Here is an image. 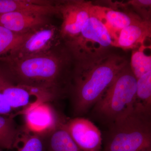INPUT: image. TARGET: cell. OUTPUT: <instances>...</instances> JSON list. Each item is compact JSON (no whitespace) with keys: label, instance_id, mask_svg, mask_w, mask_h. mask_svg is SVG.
Wrapping results in <instances>:
<instances>
[{"label":"cell","instance_id":"6da1fadb","mask_svg":"<svg viewBox=\"0 0 151 151\" xmlns=\"http://www.w3.org/2000/svg\"><path fill=\"white\" fill-rule=\"evenodd\" d=\"M76 61L72 99L74 114L78 116L95 105L129 63L124 57L111 52L94 59Z\"/></svg>","mask_w":151,"mask_h":151},{"label":"cell","instance_id":"7a4b0ae2","mask_svg":"<svg viewBox=\"0 0 151 151\" xmlns=\"http://www.w3.org/2000/svg\"><path fill=\"white\" fill-rule=\"evenodd\" d=\"M108 127L103 151H151L150 113L134 108Z\"/></svg>","mask_w":151,"mask_h":151},{"label":"cell","instance_id":"3957f363","mask_svg":"<svg viewBox=\"0 0 151 151\" xmlns=\"http://www.w3.org/2000/svg\"><path fill=\"white\" fill-rule=\"evenodd\" d=\"M10 66L12 76L19 84L35 86L47 90L58 96L64 60L51 51L14 60H6Z\"/></svg>","mask_w":151,"mask_h":151},{"label":"cell","instance_id":"277c9868","mask_svg":"<svg viewBox=\"0 0 151 151\" xmlns=\"http://www.w3.org/2000/svg\"><path fill=\"white\" fill-rule=\"evenodd\" d=\"M137 87V79L129 63L93 106L94 117L109 126L129 113L134 106Z\"/></svg>","mask_w":151,"mask_h":151},{"label":"cell","instance_id":"5b68a950","mask_svg":"<svg viewBox=\"0 0 151 151\" xmlns=\"http://www.w3.org/2000/svg\"><path fill=\"white\" fill-rule=\"evenodd\" d=\"M67 45L76 60L101 57L111 52L114 47L108 29L91 11L79 35Z\"/></svg>","mask_w":151,"mask_h":151},{"label":"cell","instance_id":"8992f818","mask_svg":"<svg viewBox=\"0 0 151 151\" xmlns=\"http://www.w3.org/2000/svg\"><path fill=\"white\" fill-rule=\"evenodd\" d=\"M57 32L53 26L46 24L38 28L31 32L24 40L0 60H17L48 52L54 45Z\"/></svg>","mask_w":151,"mask_h":151},{"label":"cell","instance_id":"52a82bcc","mask_svg":"<svg viewBox=\"0 0 151 151\" xmlns=\"http://www.w3.org/2000/svg\"><path fill=\"white\" fill-rule=\"evenodd\" d=\"M2 92L15 113L24 114L30 108L40 103H47L55 97L50 92L35 86L18 84L8 85Z\"/></svg>","mask_w":151,"mask_h":151},{"label":"cell","instance_id":"ba28073f","mask_svg":"<svg viewBox=\"0 0 151 151\" xmlns=\"http://www.w3.org/2000/svg\"><path fill=\"white\" fill-rule=\"evenodd\" d=\"M92 5L91 2L72 1L58 6L62 17L60 34L67 42L80 34L90 17Z\"/></svg>","mask_w":151,"mask_h":151},{"label":"cell","instance_id":"9c48e42d","mask_svg":"<svg viewBox=\"0 0 151 151\" xmlns=\"http://www.w3.org/2000/svg\"><path fill=\"white\" fill-rule=\"evenodd\" d=\"M63 127L82 151H101L102 138L100 131L91 121L76 117L66 122Z\"/></svg>","mask_w":151,"mask_h":151},{"label":"cell","instance_id":"30bf717a","mask_svg":"<svg viewBox=\"0 0 151 151\" xmlns=\"http://www.w3.org/2000/svg\"><path fill=\"white\" fill-rule=\"evenodd\" d=\"M91 11L108 29L113 38V46L122 29L142 19L138 15L132 12L118 10L112 7H108L92 4Z\"/></svg>","mask_w":151,"mask_h":151},{"label":"cell","instance_id":"8fae6325","mask_svg":"<svg viewBox=\"0 0 151 151\" xmlns=\"http://www.w3.org/2000/svg\"><path fill=\"white\" fill-rule=\"evenodd\" d=\"M24 116L25 128L31 132L48 133L62 122L47 103H40L27 111Z\"/></svg>","mask_w":151,"mask_h":151},{"label":"cell","instance_id":"7c38bea8","mask_svg":"<svg viewBox=\"0 0 151 151\" xmlns=\"http://www.w3.org/2000/svg\"><path fill=\"white\" fill-rule=\"evenodd\" d=\"M46 17L27 13H9L0 15V26L16 33H27L46 24Z\"/></svg>","mask_w":151,"mask_h":151},{"label":"cell","instance_id":"4fadbf2b","mask_svg":"<svg viewBox=\"0 0 151 151\" xmlns=\"http://www.w3.org/2000/svg\"><path fill=\"white\" fill-rule=\"evenodd\" d=\"M150 21L142 19L124 28L119 32L114 47L124 50H134L144 45L150 38Z\"/></svg>","mask_w":151,"mask_h":151},{"label":"cell","instance_id":"5bb4252c","mask_svg":"<svg viewBox=\"0 0 151 151\" xmlns=\"http://www.w3.org/2000/svg\"><path fill=\"white\" fill-rule=\"evenodd\" d=\"M11 12H23L47 16L59 12L58 6L47 2L21 0H0V15Z\"/></svg>","mask_w":151,"mask_h":151},{"label":"cell","instance_id":"9a60e30c","mask_svg":"<svg viewBox=\"0 0 151 151\" xmlns=\"http://www.w3.org/2000/svg\"><path fill=\"white\" fill-rule=\"evenodd\" d=\"M61 122L48 133L47 151H82L76 144Z\"/></svg>","mask_w":151,"mask_h":151},{"label":"cell","instance_id":"2e32d148","mask_svg":"<svg viewBox=\"0 0 151 151\" xmlns=\"http://www.w3.org/2000/svg\"><path fill=\"white\" fill-rule=\"evenodd\" d=\"M13 116H0V148L12 150L22 132Z\"/></svg>","mask_w":151,"mask_h":151},{"label":"cell","instance_id":"e0dca14e","mask_svg":"<svg viewBox=\"0 0 151 151\" xmlns=\"http://www.w3.org/2000/svg\"><path fill=\"white\" fill-rule=\"evenodd\" d=\"M49 133L31 132L24 128L14 149L16 151H47Z\"/></svg>","mask_w":151,"mask_h":151},{"label":"cell","instance_id":"ac0fdd59","mask_svg":"<svg viewBox=\"0 0 151 151\" xmlns=\"http://www.w3.org/2000/svg\"><path fill=\"white\" fill-rule=\"evenodd\" d=\"M134 108L151 113V71L137 79V92Z\"/></svg>","mask_w":151,"mask_h":151},{"label":"cell","instance_id":"d6986e66","mask_svg":"<svg viewBox=\"0 0 151 151\" xmlns=\"http://www.w3.org/2000/svg\"><path fill=\"white\" fill-rule=\"evenodd\" d=\"M146 48L143 45L132 51L129 65L137 79L151 71V56L145 52Z\"/></svg>","mask_w":151,"mask_h":151},{"label":"cell","instance_id":"ffe728a7","mask_svg":"<svg viewBox=\"0 0 151 151\" xmlns=\"http://www.w3.org/2000/svg\"><path fill=\"white\" fill-rule=\"evenodd\" d=\"M30 32L16 33L0 26V58L7 55L24 40Z\"/></svg>","mask_w":151,"mask_h":151},{"label":"cell","instance_id":"44dd1931","mask_svg":"<svg viewBox=\"0 0 151 151\" xmlns=\"http://www.w3.org/2000/svg\"><path fill=\"white\" fill-rule=\"evenodd\" d=\"M128 4L133 7L135 10L139 14L140 17L143 20L150 21L151 0H133Z\"/></svg>","mask_w":151,"mask_h":151},{"label":"cell","instance_id":"7402d4cb","mask_svg":"<svg viewBox=\"0 0 151 151\" xmlns=\"http://www.w3.org/2000/svg\"><path fill=\"white\" fill-rule=\"evenodd\" d=\"M0 116H16L15 113L11 108L1 91H0Z\"/></svg>","mask_w":151,"mask_h":151},{"label":"cell","instance_id":"603a6c76","mask_svg":"<svg viewBox=\"0 0 151 151\" xmlns=\"http://www.w3.org/2000/svg\"><path fill=\"white\" fill-rule=\"evenodd\" d=\"M13 84L12 81L11 76L6 72L0 70V91L6 86Z\"/></svg>","mask_w":151,"mask_h":151},{"label":"cell","instance_id":"cb8c5ba5","mask_svg":"<svg viewBox=\"0 0 151 151\" xmlns=\"http://www.w3.org/2000/svg\"><path fill=\"white\" fill-rule=\"evenodd\" d=\"M0 151H4L3 150V149L0 148Z\"/></svg>","mask_w":151,"mask_h":151}]
</instances>
